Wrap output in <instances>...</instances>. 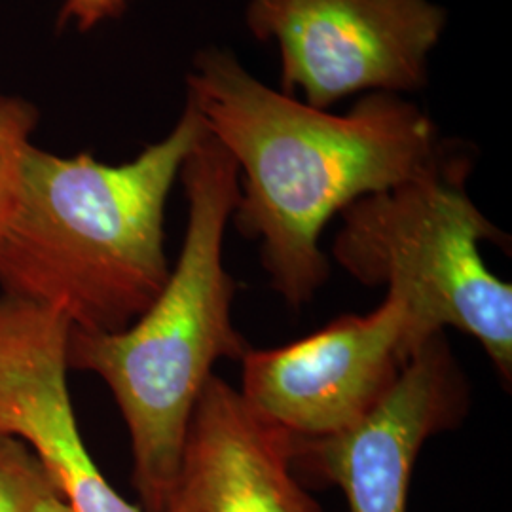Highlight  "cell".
<instances>
[{
    "instance_id": "8992f818",
    "label": "cell",
    "mask_w": 512,
    "mask_h": 512,
    "mask_svg": "<svg viewBox=\"0 0 512 512\" xmlns=\"http://www.w3.org/2000/svg\"><path fill=\"white\" fill-rule=\"evenodd\" d=\"M446 14L429 0H251L247 25L279 44L283 93L327 109L353 93L416 90Z\"/></svg>"
},
{
    "instance_id": "277c9868",
    "label": "cell",
    "mask_w": 512,
    "mask_h": 512,
    "mask_svg": "<svg viewBox=\"0 0 512 512\" xmlns=\"http://www.w3.org/2000/svg\"><path fill=\"white\" fill-rule=\"evenodd\" d=\"M469 162L446 160L351 203L334 239L336 262L363 285H387L433 327L476 338L509 382L512 287L486 266L480 241L499 236L465 190Z\"/></svg>"
},
{
    "instance_id": "ba28073f",
    "label": "cell",
    "mask_w": 512,
    "mask_h": 512,
    "mask_svg": "<svg viewBox=\"0 0 512 512\" xmlns=\"http://www.w3.org/2000/svg\"><path fill=\"white\" fill-rule=\"evenodd\" d=\"M71 325L54 310L0 294V437L23 440L74 512H145L99 471L67 384Z\"/></svg>"
},
{
    "instance_id": "8fae6325",
    "label": "cell",
    "mask_w": 512,
    "mask_h": 512,
    "mask_svg": "<svg viewBox=\"0 0 512 512\" xmlns=\"http://www.w3.org/2000/svg\"><path fill=\"white\" fill-rule=\"evenodd\" d=\"M50 480L33 450L14 437H0V512H31Z\"/></svg>"
},
{
    "instance_id": "5b68a950",
    "label": "cell",
    "mask_w": 512,
    "mask_h": 512,
    "mask_svg": "<svg viewBox=\"0 0 512 512\" xmlns=\"http://www.w3.org/2000/svg\"><path fill=\"white\" fill-rule=\"evenodd\" d=\"M387 291L368 315H342L289 346L249 349L241 359L245 403L300 439L336 435L366 418L414 353L442 332L406 294Z\"/></svg>"
},
{
    "instance_id": "3957f363",
    "label": "cell",
    "mask_w": 512,
    "mask_h": 512,
    "mask_svg": "<svg viewBox=\"0 0 512 512\" xmlns=\"http://www.w3.org/2000/svg\"><path fill=\"white\" fill-rule=\"evenodd\" d=\"M179 177L188 224L164 289L128 329H71L67 342L69 370L101 378L126 421L133 486L145 512L164 511L188 421L213 366L249 351L232 321L236 287L222 262L226 224L239 202L238 164L203 129Z\"/></svg>"
},
{
    "instance_id": "7c38bea8",
    "label": "cell",
    "mask_w": 512,
    "mask_h": 512,
    "mask_svg": "<svg viewBox=\"0 0 512 512\" xmlns=\"http://www.w3.org/2000/svg\"><path fill=\"white\" fill-rule=\"evenodd\" d=\"M129 0H65L59 23H71L73 21L76 29L90 31L95 25H99L105 19L120 16Z\"/></svg>"
},
{
    "instance_id": "4fadbf2b",
    "label": "cell",
    "mask_w": 512,
    "mask_h": 512,
    "mask_svg": "<svg viewBox=\"0 0 512 512\" xmlns=\"http://www.w3.org/2000/svg\"><path fill=\"white\" fill-rule=\"evenodd\" d=\"M31 512H74L71 505L65 501V497L55 488L52 478L44 484L40 494L35 499Z\"/></svg>"
},
{
    "instance_id": "7a4b0ae2",
    "label": "cell",
    "mask_w": 512,
    "mask_h": 512,
    "mask_svg": "<svg viewBox=\"0 0 512 512\" xmlns=\"http://www.w3.org/2000/svg\"><path fill=\"white\" fill-rule=\"evenodd\" d=\"M203 129L186 103L167 137L120 165L31 143L18 207L0 238V294L54 310L74 330L128 329L171 272L165 203Z\"/></svg>"
},
{
    "instance_id": "9c48e42d",
    "label": "cell",
    "mask_w": 512,
    "mask_h": 512,
    "mask_svg": "<svg viewBox=\"0 0 512 512\" xmlns=\"http://www.w3.org/2000/svg\"><path fill=\"white\" fill-rule=\"evenodd\" d=\"M294 435L219 376L203 385L162 512H323L293 473Z\"/></svg>"
},
{
    "instance_id": "6da1fadb",
    "label": "cell",
    "mask_w": 512,
    "mask_h": 512,
    "mask_svg": "<svg viewBox=\"0 0 512 512\" xmlns=\"http://www.w3.org/2000/svg\"><path fill=\"white\" fill-rule=\"evenodd\" d=\"M188 103L243 171L239 230L262 241V264L293 308L329 277L319 247L329 220L442 158L433 122L395 93L368 95L338 116L270 90L220 50L198 57Z\"/></svg>"
},
{
    "instance_id": "52a82bcc",
    "label": "cell",
    "mask_w": 512,
    "mask_h": 512,
    "mask_svg": "<svg viewBox=\"0 0 512 512\" xmlns=\"http://www.w3.org/2000/svg\"><path fill=\"white\" fill-rule=\"evenodd\" d=\"M465 406V382L440 332L357 425L319 439L294 437L293 461L336 484L349 512H406L421 446L458 425Z\"/></svg>"
},
{
    "instance_id": "30bf717a",
    "label": "cell",
    "mask_w": 512,
    "mask_h": 512,
    "mask_svg": "<svg viewBox=\"0 0 512 512\" xmlns=\"http://www.w3.org/2000/svg\"><path fill=\"white\" fill-rule=\"evenodd\" d=\"M37 124L35 105L0 95V238L18 207L23 160Z\"/></svg>"
}]
</instances>
